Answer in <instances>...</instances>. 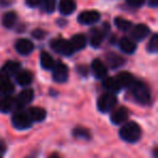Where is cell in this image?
<instances>
[{
    "label": "cell",
    "instance_id": "3957f363",
    "mask_svg": "<svg viewBox=\"0 0 158 158\" xmlns=\"http://www.w3.org/2000/svg\"><path fill=\"white\" fill-rule=\"evenodd\" d=\"M117 104V98L114 93H104L98 100V108L100 112L102 113H107L112 110Z\"/></svg>",
    "mask_w": 158,
    "mask_h": 158
},
{
    "label": "cell",
    "instance_id": "e575fe53",
    "mask_svg": "<svg viewBox=\"0 0 158 158\" xmlns=\"http://www.w3.org/2000/svg\"><path fill=\"white\" fill-rule=\"evenodd\" d=\"M6 149H7V145H6L5 141L0 140V153H5Z\"/></svg>",
    "mask_w": 158,
    "mask_h": 158
},
{
    "label": "cell",
    "instance_id": "74e56055",
    "mask_svg": "<svg viewBox=\"0 0 158 158\" xmlns=\"http://www.w3.org/2000/svg\"><path fill=\"white\" fill-rule=\"evenodd\" d=\"M26 158H36V154H33V155H29V156H27Z\"/></svg>",
    "mask_w": 158,
    "mask_h": 158
},
{
    "label": "cell",
    "instance_id": "d590c367",
    "mask_svg": "<svg viewBox=\"0 0 158 158\" xmlns=\"http://www.w3.org/2000/svg\"><path fill=\"white\" fill-rule=\"evenodd\" d=\"M149 6L153 8H156L158 6V0H149Z\"/></svg>",
    "mask_w": 158,
    "mask_h": 158
},
{
    "label": "cell",
    "instance_id": "52a82bcc",
    "mask_svg": "<svg viewBox=\"0 0 158 158\" xmlns=\"http://www.w3.org/2000/svg\"><path fill=\"white\" fill-rule=\"evenodd\" d=\"M52 78L55 82H65L68 78V67L64 63H57L52 68Z\"/></svg>",
    "mask_w": 158,
    "mask_h": 158
},
{
    "label": "cell",
    "instance_id": "d6a6232c",
    "mask_svg": "<svg viewBox=\"0 0 158 158\" xmlns=\"http://www.w3.org/2000/svg\"><path fill=\"white\" fill-rule=\"evenodd\" d=\"M33 36L37 39H42L46 36V31H44L42 29H36L33 31Z\"/></svg>",
    "mask_w": 158,
    "mask_h": 158
},
{
    "label": "cell",
    "instance_id": "ffe728a7",
    "mask_svg": "<svg viewBox=\"0 0 158 158\" xmlns=\"http://www.w3.org/2000/svg\"><path fill=\"white\" fill-rule=\"evenodd\" d=\"M104 36H105V33L103 31H101V29L94 28L91 31L90 42L93 48H99L101 46V44L104 40Z\"/></svg>",
    "mask_w": 158,
    "mask_h": 158
},
{
    "label": "cell",
    "instance_id": "30bf717a",
    "mask_svg": "<svg viewBox=\"0 0 158 158\" xmlns=\"http://www.w3.org/2000/svg\"><path fill=\"white\" fill-rule=\"evenodd\" d=\"M128 116H129V112H128L127 108L119 107L110 114V120L114 125H120V123H125L127 120Z\"/></svg>",
    "mask_w": 158,
    "mask_h": 158
},
{
    "label": "cell",
    "instance_id": "d6986e66",
    "mask_svg": "<svg viewBox=\"0 0 158 158\" xmlns=\"http://www.w3.org/2000/svg\"><path fill=\"white\" fill-rule=\"evenodd\" d=\"M69 42L75 51L81 50V49H84L87 46V38L82 34H77V35L73 36L72 39L69 40Z\"/></svg>",
    "mask_w": 158,
    "mask_h": 158
},
{
    "label": "cell",
    "instance_id": "5b68a950",
    "mask_svg": "<svg viewBox=\"0 0 158 158\" xmlns=\"http://www.w3.org/2000/svg\"><path fill=\"white\" fill-rule=\"evenodd\" d=\"M12 125L19 130L28 129L31 126V120L26 112L20 110V112H16L12 117Z\"/></svg>",
    "mask_w": 158,
    "mask_h": 158
},
{
    "label": "cell",
    "instance_id": "484cf974",
    "mask_svg": "<svg viewBox=\"0 0 158 158\" xmlns=\"http://www.w3.org/2000/svg\"><path fill=\"white\" fill-rule=\"evenodd\" d=\"M106 60H107L110 67H113V68H118V67H120L121 65L125 64V59H123V57L119 56L118 54H115V53H112V52L106 56Z\"/></svg>",
    "mask_w": 158,
    "mask_h": 158
},
{
    "label": "cell",
    "instance_id": "836d02e7",
    "mask_svg": "<svg viewBox=\"0 0 158 158\" xmlns=\"http://www.w3.org/2000/svg\"><path fill=\"white\" fill-rule=\"evenodd\" d=\"M77 69H78V73H79V74L84 75V76H86V75L88 74L86 66H78V67H77Z\"/></svg>",
    "mask_w": 158,
    "mask_h": 158
},
{
    "label": "cell",
    "instance_id": "603a6c76",
    "mask_svg": "<svg viewBox=\"0 0 158 158\" xmlns=\"http://www.w3.org/2000/svg\"><path fill=\"white\" fill-rule=\"evenodd\" d=\"M14 90V86L9 79L0 78V97L10 95Z\"/></svg>",
    "mask_w": 158,
    "mask_h": 158
},
{
    "label": "cell",
    "instance_id": "4316f807",
    "mask_svg": "<svg viewBox=\"0 0 158 158\" xmlns=\"http://www.w3.org/2000/svg\"><path fill=\"white\" fill-rule=\"evenodd\" d=\"M115 25H116L120 31H129V29L132 27L131 22H129L128 20L123 19V18H116L115 19Z\"/></svg>",
    "mask_w": 158,
    "mask_h": 158
},
{
    "label": "cell",
    "instance_id": "4fadbf2b",
    "mask_svg": "<svg viewBox=\"0 0 158 158\" xmlns=\"http://www.w3.org/2000/svg\"><path fill=\"white\" fill-rule=\"evenodd\" d=\"M149 34V28L145 24H138L132 28L131 31V36L134 40H143L148 36Z\"/></svg>",
    "mask_w": 158,
    "mask_h": 158
},
{
    "label": "cell",
    "instance_id": "4dcf8cb0",
    "mask_svg": "<svg viewBox=\"0 0 158 158\" xmlns=\"http://www.w3.org/2000/svg\"><path fill=\"white\" fill-rule=\"evenodd\" d=\"M145 0H127V3L130 7L133 8H140L141 6H143Z\"/></svg>",
    "mask_w": 158,
    "mask_h": 158
},
{
    "label": "cell",
    "instance_id": "6da1fadb",
    "mask_svg": "<svg viewBox=\"0 0 158 158\" xmlns=\"http://www.w3.org/2000/svg\"><path fill=\"white\" fill-rule=\"evenodd\" d=\"M131 92L134 100L142 105H147L151 102V90L146 84L142 81H134L131 87Z\"/></svg>",
    "mask_w": 158,
    "mask_h": 158
},
{
    "label": "cell",
    "instance_id": "ac0fdd59",
    "mask_svg": "<svg viewBox=\"0 0 158 158\" xmlns=\"http://www.w3.org/2000/svg\"><path fill=\"white\" fill-rule=\"evenodd\" d=\"M119 48H120V50L123 51V52L131 54V53H133L134 51H135L136 44L132 39L123 37V38H121L120 41H119Z\"/></svg>",
    "mask_w": 158,
    "mask_h": 158
},
{
    "label": "cell",
    "instance_id": "f1b7e54d",
    "mask_svg": "<svg viewBox=\"0 0 158 158\" xmlns=\"http://www.w3.org/2000/svg\"><path fill=\"white\" fill-rule=\"evenodd\" d=\"M146 49L149 53H156L158 51V35L157 34H154V35L152 36L148 44H147Z\"/></svg>",
    "mask_w": 158,
    "mask_h": 158
},
{
    "label": "cell",
    "instance_id": "8d00e7d4",
    "mask_svg": "<svg viewBox=\"0 0 158 158\" xmlns=\"http://www.w3.org/2000/svg\"><path fill=\"white\" fill-rule=\"evenodd\" d=\"M49 158H60V156L57 155V154H52Z\"/></svg>",
    "mask_w": 158,
    "mask_h": 158
},
{
    "label": "cell",
    "instance_id": "1f68e13d",
    "mask_svg": "<svg viewBox=\"0 0 158 158\" xmlns=\"http://www.w3.org/2000/svg\"><path fill=\"white\" fill-rule=\"evenodd\" d=\"M42 2H44V0H26V5L31 8L39 7L42 5Z\"/></svg>",
    "mask_w": 158,
    "mask_h": 158
},
{
    "label": "cell",
    "instance_id": "d4e9b609",
    "mask_svg": "<svg viewBox=\"0 0 158 158\" xmlns=\"http://www.w3.org/2000/svg\"><path fill=\"white\" fill-rule=\"evenodd\" d=\"M16 21H18V15H16L15 12L10 11L7 12L5 15L2 16V24L7 28H12V27L15 25Z\"/></svg>",
    "mask_w": 158,
    "mask_h": 158
},
{
    "label": "cell",
    "instance_id": "f546056e",
    "mask_svg": "<svg viewBox=\"0 0 158 158\" xmlns=\"http://www.w3.org/2000/svg\"><path fill=\"white\" fill-rule=\"evenodd\" d=\"M55 1H56V0H44V2H42V5H41L42 9L46 12H48V13L53 12V10H54V8H55Z\"/></svg>",
    "mask_w": 158,
    "mask_h": 158
},
{
    "label": "cell",
    "instance_id": "8fae6325",
    "mask_svg": "<svg viewBox=\"0 0 158 158\" xmlns=\"http://www.w3.org/2000/svg\"><path fill=\"white\" fill-rule=\"evenodd\" d=\"M15 49L20 54L27 55L33 52L34 44H33V42L28 39H19L18 41L15 42Z\"/></svg>",
    "mask_w": 158,
    "mask_h": 158
},
{
    "label": "cell",
    "instance_id": "7c38bea8",
    "mask_svg": "<svg viewBox=\"0 0 158 158\" xmlns=\"http://www.w3.org/2000/svg\"><path fill=\"white\" fill-rule=\"evenodd\" d=\"M91 67H92V72L97 78L103 79V78H105L106 75H107V68H106L105 64H104L101 60H99V59L93 60Z\"/></svg>",
    "mask_w": 158,
    "mask_h": 158
},
{
    "label": "cell",
    "instance_id": "44dd1931",
    "mask_svg": "<svg viewBox=\"0 0 158 158\" xmlns=\"http://www.w3.org/2000/svg\"><path fill=\"white\" fill-rule=\"evenodd\" d=\"M76 10V2L74 0H61L60 1V12L64 15H69Z\"/></svg>",
    "mask_w": 158,
    "mask_h": 158
},
{
    "label": "cell",
    "instance_id": "277c9868",
    "mask_svg": "<svg viewBox=\"0 0 158 158\" xmlns=\"http://www.w3.org/2000/svg\"><path fill=\"white\" fill-rule=\"evenodd\" d=\"M50 46L52 48V50H54L56 53L62 55H66V56H69V55H72L75 52L70 42L66 39H62V38L52 40L50 42Z\"/></svg>",
    "mask_w": 158,
    "mask_h": 158
},
{
    "label": "cell",
    "instance_id": "9a60e30c",
    "mask_svg": "<svg viewBox=\"0 0 158 158\" xmlns=\"http://www.w3.org/2000/svg\"><path fill=\"white\" fill-rule=\"evenodd\" d=\"M15 106V99L11 95H6L0 99V112L10 113Z\"/></svg>",
    "mask_w": 158,
    "mask_h": 158
},
{
    "label": "cell",
    "instance_id": "e0dca14e",
    "mask_svg": "<svg viewBox=\"0 0 158 158\" xmlns=\"http://www.w3.org/2000/svg\"><path fill=\"white\" fill-rule=\"evenodd\" d=\"M27 114H28L31 121H37V123L44 120V118L47 116L46 110L41 107H31L28 110V112H27Z\"/></svg>",
    "mask_w": 158,
    "mask_h": 158
},
{
    "label": "cell",
    "instance_id": "2e32d148",
    "mask_svg": "<svg viewBox=\"0 0 158 158\" xmlns=\"http://www.w3.org/2000/svg\"><path fill=\"white\" fill-rule=\"evenodd\" d=\"M34 75L31 70H20L16 74V81L21 86H28L31 81H33Z\"/></svg>",
    "mask_w": 158,
    "mask_h": 158
},
{
    "label": "cell",
    "instance_id": "ba28073f",
    "mask_svg": "<svg viewBox=\"0 0 158 158\" xmlns=\"http://www.w3.org/2000/svg\"><path fill=\"white\" fill-rule=\"evenodd\" d=\"M100 13L95 10H88V11H84L78 15V22L81 23L84 25H92L99 22Z\"/></svg>",
    "mask_w": 158,
    "mask_h": 158
},
{
    "label": "cell",
    "instance_id": "5bb4252c",
    "mask_svg": "<svg viewBox=\"0 0 158 158\" xmlns=\"http://www.w3.org/2000/svg\"><path fill=\"white\" fill-rule=\"evenodd\" d=\"M116 79L121 88H130V87L133 85V82L135 81L133 75L130 74V73H128V72L119 73V74L117 75Z\"/></svg>",
    "mask_w": 158,
    "mask_h": 158
},
{
    "label": "cell",
    "instance_id": "cb8c5ba5",
    "mask_svg": "<svg viewBox=\"0 0 158 158\" xmlns=\"http://www.w3.org/2000/svg\"><path fill=\"white\" fill-rule=\"evenodd\" d=\"M40 64H41L42 68H44V69H52L55 65L54 60L48 52H41V54H40Z\"/></svg>",
    "mask_w": 158,
    "mask_h": 158
},
{
    "label": "cell",
    "instance_id": "7a4b0ae2",
    "mask_svg": "<svg viewBox=\"0 0 158 158\" xmlns=\"http://www.w3.org/2000/svg\"><path fill=\"white\" fill-rule=\"evenodd\" d=\"M119 135L126 142L134 143L141 138V128L136 123L130 121L121 127Z\"/></svg>",
    "mask_w": 158,
    "mask_h": 158
},
{
    "label": "cell",
    "instance_id": "9c48e42d",
    "mask_svg": "<svg viewBox=\"0 0 158 158\" xmlns=\"http://www.w3.org/2000/svg\"><path fill=\"white\" fill-rule=\"evenodd\" d=\"M34 99V91L31 89H24L15 98V106L18 108H23L25 105L31 103Z\"/></svg>",
    "mask_w": 158,
    "mask_h": 158
},
{
    "label": "cell",
    "instance_id": "7402d4cb",
    "mask_svg": "<svg viewBox=\"0 0 158 158\" xmlns=\"http://www.w3.org/2000/svg\"><path fill=\"white\" fill-rule=\"evenodd\" d=\"M103 87L110 93L118 92L121 88V87L119 86L118 81H117L116 77H108V78L104 79L103 80Z\"/></svg>",
    "mask_w": 158,
    "mask_h": 158
},
{
    "label": "cell",
    "instance_id": "8992f818",
    "mask_svg": "<svg viewBox=\"0 0 158 158\" xmlns=\"http://www.w3.org/2000/svg\"><path fill=\"white\" fill-rule=\"evenodd\" d=\"M21 64L16 61H9L0 68V78L9 79L11 76L16 75L20 72Z\"/></svg>",
    "mask_w": 158,
    "mask_h": 158
},
{
    "label": "cell",
    "instance_id": "83f0119b",
    "mask_svg": "<svg viewBox=\"0 0 158 158\" xmlns=\"http://www.w3.org/2000/svg\"><path fill=\"white\" fill-rule=\"evenodd\" d=\"M74 135L76 138H80V139H86V140H89L91 138V134L90 131L86 128H82V127H78V128H75L74 131H73Z\"/></svg>",
    "mask_w": 158,
    "mask_h": 158
}]
</instances>
